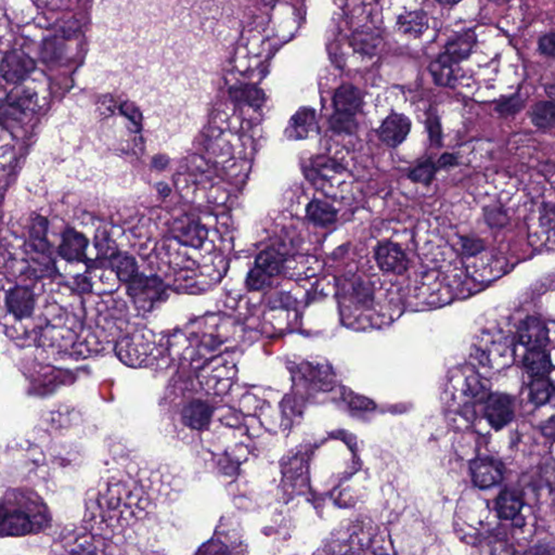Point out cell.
<instances>
[{
    "label": "cell",
    "mask_w": 555,
    "mask_h": 555,
    "mask_svg": "<svg viewBox=\"0 0 555 555\" xmlns=\"http://www.w3.org/2000/svg\"><path fill=\"white\" fill-rule=\"evenodd\" d=\"M553 391H554V387H553L552 383L545 379V376L536 378L530 385V400L536 406L545 405V402H549L552 396Z\"/></svg>",
    "instance_id": "cell-23"
},
{
    "label": "cell",
    "mask_w": 555,
    "mask_h": 555,
    "mask_svg": "<svg viewBox=\"0 0 555 555\" xmlns=\"http://www.w3.org/2000/svg\"><path fill=\"white\" fill-rule=\"evenodd\" d=\"M436 174V167L431 160H426L410 173V180L418 184H431Z\"/></svg>",
    "instance_id": "cell-29"
},
{
    "label": "cell",
    "mask_w": 555,
    "mask_h": 555,
    "mask_svg": "<svg viewBox=\"0 0 555 555\" xmlns=\"http://www.w3.org/2000/svg\"><path fill=\"white\" fill-rule=\"evenodd\" d=\"M350 405L357 409H374L375 405L373 402L367 399V398L358 397V396H354L353 399L350 402Z\"/></svg>",
    "instance_id": "cell-37"
},
{
    "label": "cell",
    "mask_w": 555,
    "mask_h": 555,
    "mask_svg": "<svg viewBox=\"0 0 555 555\" xmlns=\"http://www.w3.org/2000/svg\"><path fill=\"white\" fill-rule=\"evenodd\" d=\"M334 106L338 112L354 115L361 106L360 92L355 86L343 85L335 94Z\"/></svg>",
    "instance_id": "cell-15"
},
{
    "label": "cell",
    "mask_w": 555,
    "mask_h": 555,
    "mask_svg": "<svg viewBox=\"0 0 555 555\" xmlns=\"http://www.w3.org/2000/svg\"><path fill=\"white\" fill-rule=\"evenodd\" d=\"M428 130H430V134H431L432 141H433L435 145H441V125H439V120H437L436 115H432V116L428 117Z\"/></svg>",
    "instance_id": "cell-34"
},
{
    "label": "cell",
    "mask_w": 555,
    "mask_h": 555,
    "mask_svg": "<svg viewBox=\"0 0 555 555\" xmlns=\"http://www.w3.org/2000/svg\"><path fill=\"white\" fill-rule=\"evenodd\" d=\"M476 40L478 38L473 32H467L449 42L445 56L452 62H458L470 55Z\"/></svg>",
    "instance_id": "cell-18"
},
{
    "label": "cell",
    "mask_w": 555,
    "mask_h": 555,
    "mask_svg": "<svg viewBox=\"0 0 555 555\" xmlns=\"http://www.w3.org/2000/svg\"><path fill=\"white\" fill-rule=\"evenodd\" d=\"M517 336L521 345L528 349L545 348L549 341L547 325L537 317H528L521 322Z\"/></svg>",
    "instance_id": "cell-11"
},
{
    "label": "cell",
    "mask_w": 555,
    "mask_h": 555,
    "mask_svg": "<svg viewBox=\"0 0 555 555\" xmlns=\"http://www.w3.org/2000/svg\"><path fill=\"white\" fill-rule=\"evenodd\" d=\"M36 68L34 60L22 51H11L3 58L0 73L5 82L16 84L23 81Z\"/></svg>",
    "instance_id": "cell-5"
},
{
    "label": "cell",
    "mask_w": 555,
    "mask_h": 555,
    "mask_svg": "<svg viewBox=\"0 0 555 555\" xmlns=\"http://www.w3.org/2000/svg\"><path fill=\"white\" fill-rule=\"evenodd\" d=\"M410 128V120L406 115H389L380 128V137L383 143L395 148L405 140Z\"/></svg>",
    "instance_id": "cell-12"
},
{
    "label": "cell",
    "mask_w": 555,
    "mask_h": 555,
    "mask_svg": "<svg viewBox=\"0 0 555 555\" xmlns=\"http://www.w3.org/2000/svg\"><path fill=\"white\" fill-rule=\"evenodd\" d=\"M9 314L18 321L29 319L35 312L34 293L25 286L11 288L5 297Z\"/></svg>",
    "instance_id": "cell-7"
},
{
    "label": "cell",
    "mask_w": 555,
    "mask_h": 555,
    "mask_svg": "<svg viewBox=\"0 0 555 555\" xmlns=\"http://www.w3.org/2000/svg\"><path fill=\"white\" fill-rule=\"evenodd\" d=\"M514 344L511 338L502 334H484L473 346L475 362L488 371H499L513 362Z\"/></svg>",
    "instance_id": "cell-3"
},
{
    "label": "cell",
    "mask_w": 555,
    "mask_h": 555,
    "mask_svg": "<svg viewBox=\"0 0 555 555\" xmlns=\"http://www.w3.org/2000/svg\"><path fill=\"white\" fill-rule=\"evenodd\" d=\"M314 124V113L312 110L304 109L294 116L293 126L299 135L308 134Z\"/></svg>",
    "instance_id": "cell-30"
},
{
    "label": "cell",
    "mask_w": 555,
    "mask_h": 555,
    "mask_svg": "<svg viewBox=\"0 0 555 555\" xmlns=\"http://www.w3.org/2000/svg\"><path fill=\"white\" fill-rule=\"evenodd\" d=\"M249 0H97L102 72L152 122L197 121L247 20Z\"/></svg>",
    "instance_id": "cell-1"
},
{
    "label": "cell",
    "mask_w": 555,
    "mask_h": 555,
    "mask_svg": "<svg viewBox=\"0 0 555 555\" xmlns=\"http://www.w3.org/2000/svg\"><path fill=\"white\" fill-rule=\"evenodd\" d=\"M74 284H75V288L78 291V292H82V293H88L91 291V283L89 281L88 278L85 277V275H78V277L75 278V280H74Z\"/></svg>",
    "instance_id": "cell-36"
},
{
    "label": "cell",
    "mask_w": 555,
    "mask_h": 555,
    "mask_svg": "<svg viewBox=\"0 0 555 555\" xmlns=\"http://www.w3.org/2000/svg\"><path fill=\"white\" fill-rule=\"evenodd\" d=\"M50 519L47 506L34 493L16 489L0 499V538L39 534Z\"/></svg>",
    "instance_id": "cell-2"
},
{
    "label": "cell",
    "mask_w": 555,
    "mask_h": 555,
    "mask_svg": "<svg viewBox=\"0 0 555 555\" xmlns=\"http://www.w3.org/2000/svg\"><path fill=\"white\" fill-rule=\"evenodd\" d=\"M48 221L42 216H37L33 219L31 225V243L33 249L37 253L45 254L49 249V243L47 241Z\"/></svg>",
    "instance_id": "cell-21"
},
{
    "label": "cell",
    "mask_w": 555,
    "mask_h": 555,
    "mask_svg": "<svg viewBox=\"0 0 555 555\" xmlns=\"http://www.w3.org/2000/svg\"><path fill=\"white\" fill-rule=\"evenodd\" d=\"M214 408L200 399L191 400L182 408V421L186 428L193 431H204L210 424Z\"/></svg>",
    "instance_id": "cell-10"
},
{
    "label": "cell",
    "mask_w": 555,
    "mask_h": 555,
    "mask_svg": "<svg viewBox=\"0 0 555 555\" xmlns=\"http://www.w3.org/2000/svg\"><path fill=\"white\" fill-rule=\"evenodd\" d=\"M270 275L260 269V267H255L254 269L249 273V278H247V286L251 290H262L266 288L269 283Z\"/></svg>",
    "instance_id": "cell-31"
},
{
    "label": "cell",
    "mask_w": 555,
    "mask_h": 555,
    "mask_svg": "<svg viewBox=\"0 0 555 555\" xmlns=\"http://www.w3.org/2000/svg\"><path fill=\"white\" fill-rule=\"evenodd\" d=\"M523 363H524L527 372L532 378L545 376L553 368L550 357L545 353L543 348L528 350L526 355H525Z\"/></svg>",
    "instance_id": "cell-14"
},
{
    "label": "cell",
    "mask_w": 555,
    "mask_h": 555,
    "mask_svg": "<svg viewBox=\"0 0 555 555\" xmlns=\"http://www.w3.org/2000/svg\"><path fill=\"white\" fill-rule=\"evenodd\" d=\"M452 63L454 62L449 60L448 58L444 55L432 64L431 72L435 78L436 83L439 85L448 86L452 84V78H454Z\"/></svg>",
    "instance_id": "cell-26"
},
{
    "label": "cell",
    "mask_w": 555,
    "mask_h": 555,
    "mask_svg": "<svg viewBox=\"0 0 555 555\" xmlns=\"http://www.w3.org/2000/svg\"><path fill=\"white\" fill-rule=\"evenodd\" d=\"M350 290H352L350 291L352 299L358 305L363 307L371 305L372 299H373L371 286H369L368 283L362 280L361 278L356 277V279L352 281Z\"/></svg>",
    "instance_id": "cell-27"
},
{
    "label": "cell",
    "mask_w": 555,
    "mask_h": 555,
    "mask_svg": "<svg viewBox=\"0 0 555 555\" xmlns=\"http://www.w3.org/2000/svg\"><path fill=\"white\" fill-rule=\"evenodd\" d=\"M307 217L317 226L328 227L336 221L338 212L323 201L314 200L307 206Z\"/></svg>",
    "instance_id": "cell-17"
},
{
    "label": "cell",
    "mask_w": 555,
    "mask_h": 555,
    "mask_svg": "<svg viewBox=\"0 0 555 555\" xmlns=\"http://www.w3.org/2000/svg\"><path fill=\"white\" fill-rule=\"evenodd\" d=\"M532 121L537 127L552 128L555 121V108L552 102L541 101L532 111Z\"/></svg>",
    "instance_id": "cell-24"
},
{
    "label": "cell",
    "mask_w": 555,
    "mask_h": 555,
    "mask_svg": "<svg viewBox=\"0 0 555 555\" xmlns=\"http://www.w3.org/2000/svg\"><path fill=\"white\" fill-rule=\"evenodd\" d=\"M256 266L270 277L282 273L283 260L275 251H264L257 257Z\"/></svg>",
    "instance_id": "cell-25"
},
{
    "label": "cell",
    "mask_w": 555,
    "mask_h": 555,
    "mask_svg": "<svg viewBox=\"0 0 555 555\" xmlns=\"http://www.w3.org/2000/svg\"><path fill=\"white\" fill-rule=\"evenodd\" d=\"M495 1H497V0H495Z\"/></svg>",
    "instance_id": "cell-40"
},
{
    "label": "cell",
    "mask_w": 555,
    "mask_h": 555,
    "mask_svg": "<svg viewBox=\"0 0 555 555\" xmlns=\"http://www.w3.org/2000/svg\"><path fill=\"white\" fill-rule=\"evenodd\" d=\"M521 107V99H519V97H514V98L508 99L506 101L499 104L498 111L502 115L515 114Z\"/></svg>",
    "instance_id": "cell-33"
},
{
    "label": "cell",
    "mask_w": 555,
    "mask_h": 555,
    "mask_svg": "<svg viewBox=\"0 0 555 555\" xmlns=\"http://www.w3.org/2000/svg\"><path fill=\"white\" fill-rule=\"evenodd\" d=\"M485 402L486 419L495 430L504 428L513 420V400L508 395H489Z\"/></svg>",
    "instance_id": "cell-6"
},
{
    "label": "cell",
    "mask_w": 555,
    "mask_h": 555,
    "mask_svg": "<svg viewBox=\"0 0 555 555\" xmlns=\"http://www.w3.org/2000/svg\"><path fill=\"white\" fill-rule=\"evenodd\" d=\"M462 249L467 256L480 254L485 249L483 241L478 239H471V238H463L462 239Z\"/></svg>",
    "instance_id": "cell-32"
},
{
    "label": "cell",
    "mask_w": 555,
    "mask_h": 555,
    "mask_svg": "<svg viewBox=\"0 0 555 555\" xmlns=\"http://www.w3.org/2000/svg\"><path fill=\"white\" fill-rule=\"evenodd\" d=\"M88 240L75 229L68 228L63 232L59 254L68 262H77L85 258Z\"/></svg>",
    "instance_id": "cell-13"
},
{
    "label": "cell",
    "mask_w": 555,
    "mask_h": 555,
    "mask_svg": "<svg viewBox=\"0 0 555 555\" xmlns=\"http://www.w3.org/2000/svg\"><path fill=\"white\" fill-rule=\"evenodd\" d=\"M456 163H457V160L452 154H445L439 160V166L444 167V169L445 167L454 166Z\"/></svg>",
    "instance_id": "cell-38"
},
{
    "label": "cell",
    "mask_w": 555,
    "mask_h": 555,
    "mask_svg": "<svg viewBox=\"0 0 555 555\" xmlns=\"http://www.w3.org/2000/svg\"><path fill=\"white\" fill-rule=\"evenodd\" d=\"M330 126H331V130H334L335 133L353 135V134H355L356 128H357V122H356L354 115L338 112L336 114L331 117Z\"/></svg>",
    "instance_id": "cell-28"
},
{
    "label": "cell",
    "mask_w": 555,
    "mask_h": 555,
    "mask_svg": "<svg viewBox=\"0 0 555 555\" xmlns=\"http://www.w3.org/2000/svg\"><path fill=\"white\" fill-rule=\"evenodd\" d=\"M375 260L385 273L404 275L408 270V258L396 244L386 242L376 249Z\"/></svg>",
    "instance_id": "cell-9"
},
{
    "label": "cell",
    "mask_w": 555,
    "mask_h": 555,
    "mask_svg": "<svg viewBox=\"0 0 555 555\" xmlns=\"http://www.w3.org/2000/svg\"><path fill=\"white\" fill-rule=\"evenodd\" d=\"M523 508L521 497L511 489L502 491L495 501V510L502 519H515Z\"/></svg>",
    "instance_id": "cell-16"
},
{
    "label": "cell",
    "mask_w": 555,
    "mask_h": 555,
    "mask_svg": "<svg viewBox=\"0 0 555 555\" xmlns=\"http://www.w3.org/2000/svg\"><path fill=\"white\" fill-rule=\"evenodd\" d=\"M540 50L543 53L547 56H554V48H555V36L554 34H547L545 36H543L540 40L539 44Z\"/></svg>",
    "instance_id": "cell-35"
},
{
    "label": "cell",
    "mask_w": 555,
    "mask_h": 555,
    "mask_svg": "<svg viewBox=\"0 0 555 555\" xmlns=\"http://www.w3.org/2000/svg\"><path fill=\"white\" fill-rule=\"evenodd\" d=\"M128 283V294L133 297L139 308L150 309L163 295L165 286L156 277L137 275Z\"/></svg>",
    "instance_id": "cell-4"
},
{
    "label": "cell",
    "mask_w": 555,
    "mask_h": 555,
    "mask_svg": "<svg viewBox=\"0 0 555 555\" xmlns=\"http://www.w3.org/2000/svg\"><path fill=\"white\" fill-rule=\"evenodd\" d=\"M353 46L361 53L373 55L381 48L382 39L379 35L374 34V32L365 29H359L354 34Z\"/></svg>",
    "instance_id": "cell-22"
},
{
    "label": "cell",
    "mask_w": 555,
    "mask_h": 555,
    "mask_svg": "<svg viewBox=\"0 0 555 555\" xmlns=\"http://www.w3.org/2000/svg\"><path fill=\"white\" fill-rule=\"evenodd\" d=\"M441 3H447V5H454V3H459L460 0H439Z\"/></svg>",
    "instance_id": "cell-39"
},
{
    "label": "cell",
    "mask_w": 555,
    "mask_h": 555,
    "mask_svg": "<svg viewBox=\"0 0 555 555\" xmlns=\"http://www.w3.org/2000/svg\"><path fill=\"white\" fill-rule=\"evenodd\" d=\"M111 267L116 273L119 280L130 282L138 275L135 258L127 253L117 252L110 258Z\"/></svg>",
    "instance_id": "cell-19"
},
{
    "label": "cell",
    "mask_w": 555,
    "mask_h": 555,
    "mask_svg": "<svg viewBox=\"0 0 555 555\" xmlns=\"http://www.w3.org/2000/svg\"><path fill=\"white\" fill-rule=\"evenodd\" d=\"M398 29L409 36H420L428 27V16L423 11H412L402 14L398 20Z\"/></svg>",
    "instance_id": "cell-20"
},
{
    "label": "cell",
    "mask_w": 555,
    "mask_h": 555,
    "mask_svg": "<svg viewBox=\"0 0 555 555\" xmlns=\"http://www.w3.org/2000/svg\"><path fill=\"white\" fill-rule=\"evenodd\" d=\"M470 467L473 482L478 487H491L498 485L504 480L502 465L491 458L473 460Z\"/></svg>",
    "instance_id": "cell-8"
}]
</instances>
